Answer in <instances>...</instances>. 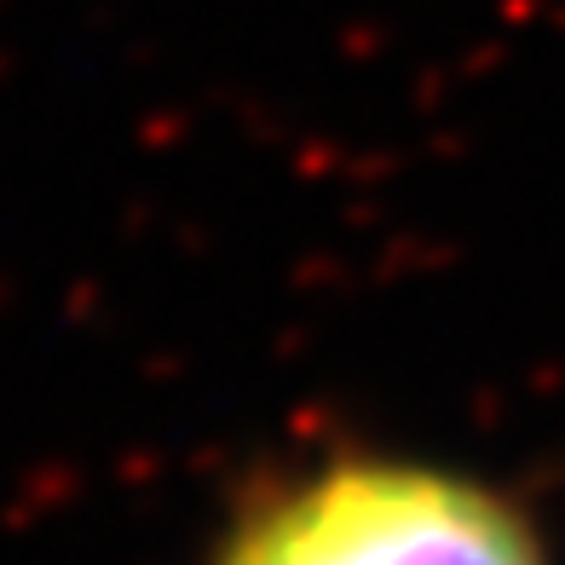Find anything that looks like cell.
<instances>
[{"label":"cell","mask_w":565,"mask_h":565,"mask_svg":"<svg viewBox=\"0 0 565 565\" xmlns=\"http://www.w3.org/2000/svg\"><path fill=\"white\" fill-rule=\"evenodd\" d=\"M214 565H543L520 508L427 461L335 456L254 497Z\"/></svg>","instance_id":"6da1fadb"}]
</instances>
